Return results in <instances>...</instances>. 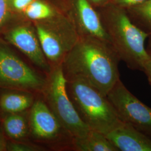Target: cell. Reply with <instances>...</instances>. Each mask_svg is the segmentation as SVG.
<instances>
[{
	"mask_svg": "<svg viewBox=\"0 0 151 151\" xmlns=\"http://www.w3.org/2000/svg\"><path fill=\"white\" fill-rule=\"evenodd\" d=\"M120 61L110 44L97 38L80 37L61 66L66 80L82 79L106 96L120 79Z\"/></svg>",
	"mask_w": 151,
	"mask_h": 151,
	"instance_id": "obj_1",
	"label": "cell"
},
{
	"mask_svg": "<svg viewBox=\"0 0 151 151\" xmlns=\"http://www.w3.org/2000/svg\"><path fill=\"white\" fill-rule=\"evenodd\" d=\"M95 9L120 60L131 70L143 71L149 57L145 46L149 35L135 25L125 9L111 3Z\"/></svg>",
	"mask_w": 151,
	"mask_h": 151,
	"instance_id": "obj_2",
	"label": "cell"
},
{
	"mask_svg": "<svg viewBox=\"0 0 151 151\" xmlns=\"http://www.w3.org/2000/svg\"><path fill=\"white\" fill-rule=\"evenodd\" d=\"M66 88L79 117L90 129L106 135L123 123L107 96L86 81L67 80Z\"/></svg>",
	"mask_w": 151,
	"mask_h": 151,
	"instance_id": "obj_3",
	"label": "cell"
},
{
	"mask_svg": "<svg viewBox=\"0 0 151 151\" xmlns=\"http://www.w3.org/2000/svg\"><path fill=\"white\" fill-rule=\"evenodd\" d=\"M0 38V89H18L42 94L48 74L40 70Z\"/></svg>",
	"mask_w": 151,
	"mask_h": 151,
	"instance_id": "obj_4",
	"label": "cell"
},
{
	"mask_svg": "<svg viewBox=\"0 0 151 151\" xmlns=\"http://www.w3.org/2000/svg\"><path fill=\"white\" fill-rule=\"evenodd\" d=\"M30 140L47 151H73L75 137L39 95L28 111Z\"/></svg>",
	"mask_w": 151,
	"mask_h": 151,
	"instance_id": "obj_5",
	"label": "cell"
},
{
	"mask_svg": "<svg viewBox=\"0 0 151 151\" xmlns=\"http://www.w3.org/2000/svg\"><path fill=\"white\" fill-rule=\"evenodd\" d=\"M33 25L51 68L61 65L80 37L69 17L64 12L48 20L33 22Z\"/></svg>",
	"mask_w": 151,
	"mask_h": 151,
	"instance_id": "obj_6",
	"label": "cell"
},
{
	"mask_svg": "<svg viewBox=\"0 0 151 151\" xmlns=\"http://www.w3.org/2000/svg\"><path fill=\"white\" fill-rule=\"evenodd\" d=\"M62 66L51 68L42 96L49 109L74 137L87 135L90 129L83 123L70 100Z\"/></svg>",
	"mask_w": 151,
	"mask_h": 151,
	"instance_id": "obj_7",
	"label": "cell"
},
{
	"mask_svg": "<svg viewBox=\"0 0 151 151\" xmlns=\"http://www.w3.org/2000/svg\"><path fill=\"white\" fill-rule=\"evenodd\" d=\"M119 118L151 139V108L135 97L119 79L107 95Z\"/></svg>",
	"mask_w": 151,
	"mask_h": 151,
	"instance_id": "obj_8",
	"label": "cell"
},
{
	"mask_svg": "<svg viewBox=\"0 0 151 151\" xmlns=\"http://www.w3.org/2000/svg\"><path fill=\"white\" fill-rule=\"evenodd\" d=\"M1 33L5 41L17 49L38 69L47 74L50 72L51 67L44 54L33 24L19 23L7 27Z\"/></svg>",
	"mask_w": 151,
	"mask_h": 151,
	"instance_id": "obj_9",
	"label": "cell"
},
{
	"mask_svg": "<svg viewBox=\"0 0 151 151\" xmlns=\"http://www.w3.org/2000/svg\"><path fill=\"white\" fill-rule=\"evenodd\" d=\"M65 4V12L80 37L97 38L110 44L98 12L88 0H66Z\"/></svg>",
	"mask_w": 151,
	"mask_h": 151,
	"instance_id": "obj_10",
	"label": "cell"
},
{
	"mask_svg": "<svg viewBox=\"0 0 151 151\" xmlns=\"http://www.w3.org/2000/svg\"><path fill=\"white\" fill-rule=\"evenodd\" d=\"M119 151H151V139L131 125L123 123L106 134Z\"/></svg>",
	"mask_w": 151,
	"mask_h": 151,
	"instance_id": "obj_11",
	"label": "cell"
},
{
	"mask_svg": "<svg viewBox=\"0 0 151 151\" xmlns=\"http://www.w3.org/2000/svg\"><path fill=\"white\" fill-rule=\"evenodd\" d=\"M37 96L25 90L0 89V116L29 110Z\"/></svg>",
	"mask_w": 151,
	"mask_h": 151,
	"instance_id": "obj_12",
	"label": "cell"
},
{
	"mask_svg": "<svg viewBox=\"0 0 151 151\" xmlns=\"http://www.w3.org/2000/svg\"><path fill=\"white\" fill-rule=\"evenodd\" d=\"M28 111L29 110L0 116V124L8 140L32 142L30 140Z\"/></svg>",
	"mask_w": 151,
	"mask_h": 151,
	"instance_id": "obj_13",
	"label": "cell"
},
{
	"mask_svg": "<svg viewBox=\"0 0 151 151\" xmlns=\"http://www.w3.org/2000/svg\"><path fill=\"white\" fill-rule=\"evenodd\" d=\"M73 151H119L106 136L90 129L87 135L75 137Z\"/></svg>",
	"mask_w": 151,
	"mask_h": 151,
	"instance_id": "obj_14",
	"label": "cell"
},
{
	"mask_svg": "<svg viewBox=\"0 0 151 151\" xmlns=\"http://www.w3.org/2000/svg\"><path fill=\"white\" fill-rule=\"evenodd\" d=\"M63 12L47 0H34L22 12L24 16L32 22L48 20Z\"/></svg>",
	"mask_w": 151,
	"mask_h": 151,
	"instance_id": "obj_15",
	"label": "cell"
},
{
	"mask_svg": "<svg viewBox=\"0 0 151 151\" xmlns=\"http://www.w3.org/2000/svg\"><path fill=\"white\" fill-rule=\"evenodd\" d=\"M132 22L142 30L151 35V0L126 9Z\"/></svg>",
	"mask_w": 151,
	"mask_h": 151,
	"instance_id": "obj_16",
	"label": "cell"
},
{
	"mask_svg": "<svg viewBox=\"0 0 151 151\" xmlns=\"http://www.w3.org/2000/svg\"><path fill=\"white\" fill-rule=\"evenodd\" d=\"M44 147L32 142L8 140L7 151H46Z\"/></svg>",
	"mask_w": 151,
	"mask_h": 151,
	"instance_id": "obj_17",
	"label": "cell"
},
{
	"mask_svg": "<svg viewBox=\"0 0 151 151\" xmlns=\"http://www.w3.org/2000/svg\"><path fill=\"white\" fill-rule=\"evenodd\" d=\"M11 12L9 0H0V33L7 27Z\"/></svg>",
	"mask_w": 151,
	"mask_h": 151,
	"instance_id": "obj_18",
	"label": "cell"
},
{
	"mask_svg": "<svg viewBox=\"0 0 151 151\" xmlns=\"http://www.w3.org/2000/svg\"><path fill=\"white\" fill-rule=\"evenodd\" d=\"M34 0H9V4L12 12H22Z\"/></svg>",
	"mask_w": 151,
	"mask_h": 151,
	"instance_id": "obj_19",
	"label": "cell"
},
{
	"mask_svg": "<svg viewBox=\"0 0 151 151\" xmlns=\"http://www.w3.org/2000/svg\"><path fill=\"white\" fill-rule=\"evenodd\" d=\"M148 0H111L110 3L123 9H128L134 6L138 5Z\"/></svg>",
	"mask_w": 151,
	"mask_h": 151,
	"instance_id": "obj_20",
	"label": "cell"
},
{
	"mask_svg": "<svg viewBox=\"0 0 151 151\" xmlns=\"http://www.w3.org/2000/svg\"><path fill=\"white\" fill-rule=\"evenodd\" d=\"M148 53L149 57L145 65L143 72H144L147 76L148 83L151 87V53Z\"/></svg>",
	"mask_w": 151,
	"mask_h": 151,
	"instance_id": "obj_21",
	"label": "cell"
},
{
	"mask_svg": "<svg viewBox=\"0 0 151 151\" xmlns=\"http://www.w3.org/2000/svg\"><path fill=\"white\" fill-rule=\"evenodd\" d=\"M8 139L0 124V151H7Z\"/></svg>",
	"mask_w": 151,
	"mask_h": 151,
	"instance_id": "obj_22",
	"label": "cell"
},
{
	"mask_svg": "<svg viewBox=\"0 0 151 151\" xmlns=\"http://www.w3.org/2000/svg\"><path fill=\"white\" fill-rule=\"evenodd\" d=\"M95 8L102 7L110 3L111 0H88Z\"/></svg>",
	"mask_w": 151,
	"mask_h": 151,
	"instance_id": "obj_23",
	"label": "cell"
},
{
	"mask_svg": "<svg viewBox=\"0 0 151 151\" xmlns=\"http://www.w3.org/2000/svg\"><path fill=\"white\" fill-rule=\"evenodd\" d=\"M147 40H148V44L146 48L147 50V52L150 53H151V35H150L148 37Z\"/></svg>",
	"mask_w": 151,
	"mask_h": 151,
	"instance_id": "obj_24",
	"label": "cell"
}]
</instances>
